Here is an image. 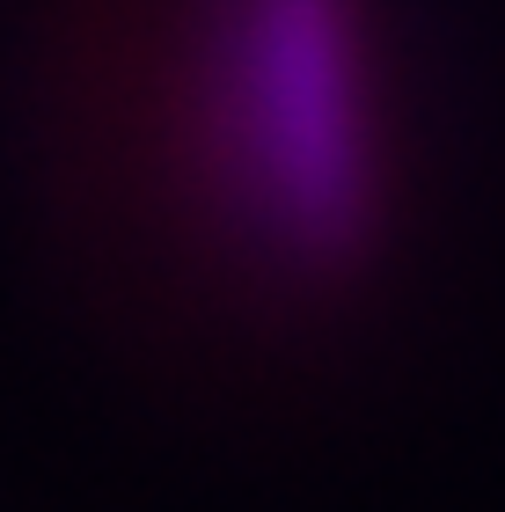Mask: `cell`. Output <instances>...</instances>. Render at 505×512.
<instances>
[{
  "label": "cell",
  "mask_w": 505,
  "mask_h": 512,
  "mask_svg": "<svg viewBox=\"0 0 505 512\" xmlns=\"http://www.w3.org/2000/svg\"><path fill=\"white\" fill-rule=\"evenodd\" d=\"M220 183L286 256L344 264L374 213V110L352 0H220L205 37Z\"/></svg>",
  "instance_id": "obj_1"
}]
</instances>
